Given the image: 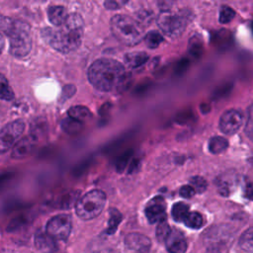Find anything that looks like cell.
Wrapping results in <instances>:
<instances>
[{
	"label": "cell",
	"mask_w": 253,
	"mask_h": 253,
	"mask_svg": "<svg viewBox=\"0 0 253 253\" xmlns=\"http://www.w3.org/2000/svg\"><path fill=\"white\" fill-rule=\"evenodd\" d=\"M76 91V88L74 85H67L63 88L62 90V97L63 99H66V98H69L71 97Z\"/></svg>",
	"instance_id": "d590c367"
},
{
	"label": "cell",
	"mask_w": 253,
	"mask_h": 253,
	"mask_svg": "<svg viewBox=\"0 0 253 253\" xmlns=\"http://www.w3.org/2000/svg\"><path fill=\"white\" fill-rule=\"evenodd\" d=\"M4 44H5V42H4V38H3L2 34L0 33V54H1V52L3 51V48H4Z\"/></svg>",
	"instance_id": "ab89813d"
},
{
	"label": "cell",
	"mask_w": 253,
	"mask_h": 253,
	"mask_svg": "<svg viewBox=\"0 0 253 253\" xmlns=\"http://www.w3.org/2000/svg\"><path fill=\"white\" fill-rule=\"evenodd\" d=\"M183 222L185 223L186 226L190 227V228H194V229H198L200 227H202L203 223H204V219L203 216L200 212L197 211H189L188 214L185 216Z\"/></svg>",
	"instance_id": "44dd1931"
},
{
	"label": "cell",
	"mask_w": 253,
	"mask_h": 253,
	"mask_svg": "<svg viewBox=\"0 0 253 253\" xmlns=\"http://www.w3.org/2000/svg\"><path fill=\"white\" fill-rule=\"evenodd\" d=\"M192 119V113L191 112H181L176 117V122L179 124H185L189 122Z\"/></svg>",
	"instance_id": "e575fe53"
},
{
	"label": "cell",
	"mask_w": 253,
	"mask_h": 253,
	"mask_svg": "<svg viewBox=\"0 0 253 253\" xmlns=\"http://www.w3.org/2000/svg\"><path fill=\"white\" fill-rule=\"evenodd\" d=\"M68 116L78 122L83 123L92 117L91 111L84 106H73L68 110Z\"/></svg>",
	"instance_id": "d6986e66"
},
{
	"label": "cell",
	"mask_w": 253,
	"mask_h": 253,
	"mask_svg": "<svg viewBox=\"0 0 253 253\" xmlns=\"http://www.w3.org/2000/svg\"><path fill=\"white\" fill-rule=\"evenodd\" d=\"M171 228L169 226V224L167 223L166 220L158 222L157 228H156V237L158 240L160 241H164L166 239V237L168 236V234L170 233Z\"/></svg>",
	"instance_id": "f546056e"
},
{
	"label": "cell",
	"mask_w": 253,
	"mask_h": 253,
	"mask_svg": "<svg viewBox=\"0 0 253 253\" xmlns=\"http://www.w3.org/2000/svg\"><path fill=\"white\" fill-rule=\"evenodd\" d=\"M121 220H122L121 212L116 209H111L110 210V218H109L108 228H107L108 234H113L117 230L118 225L120 224Z\"/></svg>",
	"instance_id": "cb8c5ba5"
},
{
	"label": "cell",
	"mask_w": 253,
	"mask_h": 253,
	"mask_svg": "<svg viewBox=\"0 0 253 253\" xmlns=\"http://www.w3.org/2000/svg\"><path fill=\"white\" fill-rule=\"evenodd\" d=\"M191 11L183 9L178 12L163 11L157 19L160 30L170 38H177L183 34L187 24L191 21Z\"/></svg>",
	"instance_id": "5b68a950"
},
{
	"label": "cell",
	"mask_w": 253,
	"mask_h": 253,
	"mask_svg": "<svg viewBox=\"0 0 253 253\" xmlns=\"http://www.w3.org/2000/svg\"><path fill=\"white\" fill-rule=\"evenodd\" d=\"M126 1H113V0H109L106 1L104 3L105 7L107 9H111V10H116V9H121L124 5H126Z\"/></svg>",
	"instance_id": "d6a6232c"
},
{
	"label": "cell",
	"mask_w": 253,
	"mask_h": 253,
	"mask_svg": "<svg viewBox=\"0 0 253 253\" xmlns=\"http://www.w3.org/2000/svg\"><path fill=\"white\" fill-rule=\"evenodd\" d=\"M207 253H221L220 251H219V249H216V248H211V249H209L208 250V252Z\"/></svg>",
	"instance_id": "b9f144b4"
},
{
	"label": "cell",
	"mask_w": 253,
	"mask_h": 253,
	"mask_svg": "<svg viewBox=\"0 0 253 253\" xmlns=\"http://www.w3.org/2000/svg\"><path fill=\"white\" fill-rule=\"evenodd\" d=\"M47 16L51 24L57 27H61L65 23L68 17V13L63 6L57 5V6H50L48 8Z\"/></svg>",
	"instance_id": "9a60e30c"
},
{
	"label": "cell",
	"mask_w": 253,
	"mask_h": 253,
	"mask_svg": "<svg viewBox=\"0 0 253 253\" xmlns=\"http://www.w3.org/2000/svg\"><path fill=\"white\" fill-rule=\"evenodd\" d=\"M189 66V60L187 58H183L181 59L177 65H176V68H175V73L178 74V75H181Z\"/></svg>",
	"instance_id": "836d02e7"
},
{
	"label": "cell",
	"mask_w": 253,
	"mask_h": 253,
	"mask_svg": "<svg viewBox=\"0 0 253 253\" xmlns=\"http://www.w3.org/2000/svg\"><path fill=\"white\" fill-rule=\"evenodd\" d=\"M139 168V160L138 159H133L129 165L128 168V173H132L135 172L137 169Z\"/></svg>",
	"instance_id": "74e56055"
},
{
	"label": "cell",
	"mask_w": 253,
	"mask_h": 253,
	"mask_svg": "<svg viewBox=\"0 0 253 253\" xmlns=\"http://www.w3.org/2000/svg\"><path fill=\"white\" fill-rule=\"evenodd\" d=\"M35 245L42 252H51L55 249V242L46 232L39 231L35 236Z\"/></svg>",
	"instance_id": "5bb4252c"
},
{
	"label": "cell",
	"mask_w": 253,
	"mask_h": 253,
	"mask_svg": "<svg viewBox=\"0 0 253 253\" xmlns=\"http://www.w3.org/2000/svg\"><path fill=\"white\" fill-rule=\"evenodd\" d=\"M131 153L132 151L131 150H127L126 151L125 153H123L117 160V163H116V169L118 172H123L125 170V168L126 167V164H127V161L129 159V157L131 156Z\"/></svg>",
	"instance_id": "4dcf8cb0"
},
{
	"label": "cell",
	"mask_w": 253,
	"mask_h": 253,
	"mask_svg": "<svg viewBox=\"0 0 253 253\" xmlns=\"http://www.w3.org/2000/svg\"><path fill=\"white\" fill-rule=\"evenodd\" d=\"M244 116L240 110L225 111L219 120V128L225 134H233L241 127Z\"/></svg>",
	"instance_id": "9c48e42d"
},
{
	"label": "cell",
	"mask_w": 253,
	"mask_h": 253,
	"mask_svg": "<svg viewBox=\"0 0 253 253\" xmlns=\"http://www.w3.org/2000/svg\"><path fill=\"white\" fill-rule=\"evenodd\" d=\"M88 79L100 91L123 92L129 85L130 74L119 61L112 58H99L90 65Z\"/></svg>",
	"instance_id": "6da1fadb"
},
{
	"label": "cell",
	"mask_w": 253,
	"mask_h": 253,
	"mask_svg": "<svg viewBox=\"0 0 253 253\" xmlns=\"http://www.w3.org/2000/svg\"><path fill=\"white\" fill-rule=\"evenodd\" d=\"M105 204V193L100 190H92L77 201L75 206L76 213L82 219H92L101 213Z\"/></svg>",
	"instance_id": "8992f818"
},
{
	"label": "cell",
	"mask_w": 253,
	"mask_h": 253,
	"mask_svg": "<svg viewBox=\"0 0 253 253\" xmlns=\"http://www.w3.org/2000/svg\"><path fill=\"white\" fill-rule=\"evenodd\" d=\"M203 42L201 41L200 38H198L197 36L193 37L190 41H189V53L192 57L194 58H198L202 55L203 53Z\"/></svg>",
	"instance_id": "603a6c76"
},
{
	"label": "cell",
	"mask_w": 253,
	"mask_h": 253,
	"mask_svg": "<svg viewBox=\"0 0 253 253\" xmlns=\"http://www.w3.org/2000/svg\"><path fill=\"white\" fill-rule=\"evenodd\" d=\"M244 192H245V197L250 200L251 197H252V184H251V182L249 180L246 181V183H245Z\"/></svg>",
	"instance_id": "8d00e7d4"
},
{
	"label": "cell",
	"mask_w": 253,
	"mask_h": 253,
	"mask_svg": "<svg viewBox=\"0 0 253 253\" xmlns=\"http://www.w3.org/2000/svg\"><path fill=\"white\" fill-rule=\"evenodd\" d=\"M10 177H11L10 173H5V174H3V175H0V186H1L3 183H5V181H7Z\"/></svg>",
	"instance_id": "f35d334b"
},
{
	"label": "cell",
	"mask_w": 253,
	"mask_h": 253,
	"mask_svg": "<svg viewBox=\"0 0 253 253\" xmlns=\"http://www.w3.org/2000/svg\"><path fill=\"white\" fill-rule=\"evenodd\" d=\"M239 245L241 246L242 249L245 251L251 252L253 248V239H252V228L249 227L240 237L239 240Z\"/></svg>",
	"instance_id": "4316f807"
},
{
	"label": "cell",
	"mask_w": 253,
	"mask_h": 253,
	"mask_svg": "<svg viewBox=\"0 0 253 253\" xmlns=\"http://www.w3.org/2000/svg\"><path fill=\"white\" fill-rule=\"evenodd\" d=\"M83 24L81 16L73 13L68 15L60 29L44 28L42 31V37L55 50L68 53L80 46L83 37Z\"/></svg>",
	"instance_id": "7a4b0ae2"
},
{
	"label": "cell",
	"mask_w": 253,
	"mask_h": 253,
	"mask_svg": "<svg viewBox=\"0 0 253 253\" xmlns=\"http://www.w3.org/2000/svg\"><path fill=\"white\" fill-rule=\"evenodd\" d=\"M236 184V177L233 174L220 175L216 179V186L218 192L223 196H228L230 194V190Z\"/></svg>",
	"instance_id": "2e32d148"
},
{
	"label": "cell",
	"mask_w": 253,
	"mask_h": 253,
	"mask_svg": "<svg viewBox=\"0 0 253 253\" xmlns=\"http://www.w3.org/2000/svg\"><path fill=\"white\" fill-rule=\"evenodd\" d=\"M36 142H37V137H35L32 134L20 139L13 146L11 156L15 159H22L27 157L33 151L36 145Z\"/></svg>",
	"instance_id": "7c38bea8"
},
{
	"label": "cell",
	"mask_w": 253,
	"mask_h": 253,
	"mask_svg": "<svg viewBox=\"0 0 253 253\" xmlns=\"http://www.w3.org/2000/svg\"><path fill=\"white\" fill-rule=\"evenodd\" d=\"M126 245L131 250L144 252L148 250L151 243L145 235L139 233H129L126 237Z\"/></svg>",
	"instance_id": "4fadbf2b"
},
{
	"label": "cell",
	"mask_w": 253,
	"mask_h": 253,
	"mask_svg": "<svg viewBox=\"0 0 253 253\" xmlns=\"http://www.w3.org/2000/svg\"><path fill=\"white\" fill-rule=\"evenodd\" d=\"M195 193H196L195 190L190 185H184L180 189V195L186 199L192 198L195 195Z\"/></svg>",
	"instance_id": "1f68e13d"
},
{
	"label": "cell",
	"mask_w": 253,
	"mask_h": 253,
	"mask_svg": "<svg viewBox=\"0 0 253 253\" xmlns=\"http://www.w3.org/2000/svg\"><path fill=\"white\" fill-rule=\"evenodd\" d=\"M71 231V217L68 214H57L46 223V233L54 240H66Z\"/></svg>",
	"instance_id": "ba28073f"
},
{
	"label": "cell",
	"mask_w": 253,
	"mask_h": 253,
	"mask_svg": "<svg viewBox=\"0 0 253 253\" xmlns=\"http://www.w3.org/2000/svg\"><path fill=\"white\" fill-rule=\"evenodd\" d=\"M83 127V123L78 122L70 117L63 119L61 122V128L68 134H77L82 131Z\"/></svg>",
	"instance_id": "ac0fdd59"
},
{
	"label": "cell",
	"mask_w": 253,
	"mask_h": 253,
	"mask_svg": "<svg viewBox=\"0 0 253 253\" xmlns=\"http://www.w3.org/2000/svg\"><path fill=\"white\" fill-rule=\"evenodd\" d=\"M249 111H250V112H249V119H248V126H247V127H248V129H249L248 135L251 136V127H250V125H251V110H249Z\"/></svg>",
	"instance_id": "60d3db41"
},
{
	"label": "cell",
	"mask_w": 253,
	"mask_h": 253,
	"mask_svg": "<svg viewBox=\"0 0 253 253\" xmlns=\"http://www.w3.org/2000/svg\"><path fill=\"white\" fill-rule=\"evenodd\" d=\"M24 129L25 124L17 120L9 123L0 130V154L7 152L16 144Z\"/></svg>",
	"instance_id": "52a82bcc"
},
{
	"label": "cell",
	"mask_w": 253,
	"mask_h": 253,
	"mask_svg": "<svg viewBox=\"0 0 253 253\" xmlns=\"http://www.w3.org/2000/svg\"><path fill=\"white\" fill-rule=\"evenodd\" d=\"M164 241L170 253H185L187 250V240L184 234L178 229H171Z\"/></svg>",
	"instance_id": "8fae6325"
},
{
	"label": "cell",
	"mask_w": 253,
	"mask_h": 253,
	"mask_svg": "<svg viewBox=\"0 0 253 253\" xmlns=\"http://www.w3.org/2000/svg\"><path fill=\"white\" fill-rule=\"evenodd\" d=\"M235 16L234 10L229 6H221L219 12V22L221 24H227L232 21Z\"/></svg>",
	"instance_id": "83f0119b"
},
{
	"label": "cell",
	"mask_w": 253,
	"mask_h": 253,
	"mask_svg": "<svg viewBox=\"0 0 253 253\" xmlns=\"http://www.w3.org/2000/svg\"><path fill=\"white\" fill-rule=\"evenodd\" d=\"M144 212L150 223L166 220V204L163 198L154 197L150 200L145 207Z\"/></svg>",
	"instance_id": "30bf717a"
},
{
	"label": "cell",
	"mask_w": 253,
	"mask_h": 253,
	"mask_svg": "<svg viewBox=\"0 0 253 253\" xmlns=\"http://www.w3.org/2000/svg\"><path fill=\"white\" fill-rule=\"evenodd\" d=\"M0 98L7 101H10L14 98V93L9 87L6 77L2 74H0Z\"/></svg>",
	"instance_id": "484cf974"
},
{
	"label": "cell",
	"mask_w": 253,
	"mask_h": 253,
	"mask_svg": "<svg viewBox=\"0 0 253 253\" xmlns=\"http://www.w3.org/2000/svg\"><path fill=\"white\" fill-rule=\"evenodd\" d=\"M190 184L192 185L191 187L195 190V192L198 193H203L206 191L207 189V181L201 177V176H194L190 179Z\"/></svg>",
	"instance_id": "f1b7e54d"
},
{
	"label": "cell",
	"mask_w": 253,
	"mask_h": 253,
	"mask_svg": "<svg viewBox=\"0 0 253 253\" xmlns=\"http://www.w3.org/2000/svg\"><path fill=\"white\" fill-rule=\"evenodd\" d=\"M209 150L213 154L223 152L228 147V141L219 135L212 136L209 141Z\"/></svg>",
	"instance_id": "ffe728a7"
},
{
	"label": "cell",
	"mask_w": 253,
	"mask_h": 253,
	"mask_svg": "<svg viewBox=\"0 0 253 253\" xmlns=\"http://www.w3.org/2000/svg\"><path fill=\"white\" fill-rule=\"evenodd\" d=\"M144 42L149 48H156L163 42V37L158 32L151 31L145 36Z\"/></svg>",
	"instance_id": "d4e9b609"
},
{
	"label": "cell",
	"mask_w": 253,
	"mask_h": 253,
	"mask_svg": "<svg viewBox=\"0 0 253 253\" xmlns=\"http://www.w3.org/2000/svg\"><path fill=\"white\" fill-rule=\"evenodd\" d=\"M0 29L10 39V53L12 55L24 57L31 51V29L26 22L0 16Z\"/></svg>",
	"instance_id": "3957f363"
},
{
	"label": "cell",
	"mask_w": 253,
	"mask_h": 253,
	"mask_svg": "<svg viewBox=\"0 0 253 253\" xmlns=\"http://www.w3.org/2000/svg\"><path fill=\"white\" fill-rule=\"evenodd\" d=\"M189 212V207L182 202L176 203L175 205H173L172 207V216L174 218V220L178 221V222H182L185 218V216L188 214Z\"/></svg>",
	"instance_id": "7402d4cb"
},
{
	"label": "cell",
	"mask_w": 253,
	"mask_h": 253,
	"mask_svg": "<svg viewBox=\"0 0 253 253\" xmlns=\"http://www.w3.org/2000/svg\"><path fill=\"white\" fill-rule=\"evenodd\" d=\"M147 60L148 55L143 51H130L125 55L126 63L132 68H137L143 65Z\"/></svg>",
	"instance_id": "e0dca14e"
},
{
	"label": "cell",
	"mask_w": 253,
	"mask_h": 253,
	"mask_svg": "<svg viewBox=\"0 0 253 253\" xmlns=\"http://www.w3.org/2000/svg\"><path fill=\"white\" fill-rule=\"evenodd\" d=\"M110 27L116 39L126 45H135L143 38V29L129 16L115 15L110 21Z\"/></svg>",
	"instance_id": "277c9868"
}]
</instances>
